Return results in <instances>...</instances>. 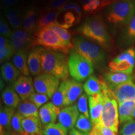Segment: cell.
<instances>
[{"label": "cell", "instance_id": "cell-46", "mask_svg": "<svg viewBox=\"0 0 135 135\" xmlns=\"http://www.w3.org/2000/svg\"><path fill=\"white\" fill-rule=\"evenodd\" d=\"M4 8H11L15 7L18 3V0H2Z\"/></svg>", "mask_w": 135, "mask_h": 135}, {"label": "cell", "instance_id": "cell-42", "mask_svg": "<svg viewBox=\"0 0 135 135\" xmlns=\"http://www.w3.org/2000/svg\"><path fill=\"white\" fill-rule=\"evenodd\" d=\"M70 0H50L47 3L43 11H59Z\"/></svg>", "mask_w": 135, "mask_h": 135}, {"label": "cell", "instance_id": "cell-48", "mask_svg": "<svg viewBox=\"0 0 135 135\" xmlns=\"http://www.w3.org/2000/svg\"><path fill=\"white\" fill-rule=\"evenodd\" d=\"M68 135H86V134H84L83 133L81 132V131H80L79 130H78V129H76L75 128H73L69 131Z\"/></svg>", "mask_w": 135, "mask_h": 135}, {"label": "cell", "instance_id": "cell-18", "mask_svg": "<svg viewBox=\"0 0 135 135\" xmlns=\"http://www.w3.org/2000/svg\"><path fill=\"white\" fill-rule=\"evenodd\" d=\"M103 77L104 81L111 90H113L114 88L121 84L132 81L133 80L132 75L124 73L106 72L104 73Z\"/></svg>", "mask_w": 135, "mask_h": 135}, {"label": "cell", "instance_id": "cell-25", "mask_svg": "<svg viewBox=\"0 0 135 135\" xmlns=\"http://www.w3.org/2000/svg\"><path fill=\"white\" fill-rule=\"evenodd\" d=\"M119 40V44L122 46H129L135 42V15L121 33Z\"/></svg>", "mask_w": 135, "mask_h": 135}, {"label": "cell", "instance_id": "cell-17", "mask_svg": "<svg viewBox=\"0 0 135 135\" xmlns=\"http://www.w3.org/2000/svg\"><path fill=\"white\" fill-rule=\"evenodd\" d=\"M112 91L118 103L128 101H135V83L133 81L121 84Z\"/></svg>", "mask_w": 135, "mask_h": 135}, {"label": "cell", "instance_id": "cell-49", "mask_svg": "<svg viewBox=\"0 0 135 135\" xmlns=\"http://www.w3.org/2000/svg\"><path fill=\"white\" fill-rule=\"evenodd\" d=\"M101 3H102V5H101V7L104 8L105 6H107L109 5L110 4H111L114 1H116V0H101Z\"/></svg>", "mask_w": 135, "mask_h": 135}, {"label": "cell", "instance_id": "cell-10", "mask_svg": "<svg viewBox=\"0 0 135 135\" xmlns=\"http://www.w3.org/2000/svg\"><path fill=\"white\" fill-rule=\"evenodd\" d=\"M12 86L22 101H28L30 96L35 92L33 81L31 76L22 75L13 83Z\"/></svg>", "mask_w": 135, "mask_h": 135}, {"label": "cell", "instance_id": "cell-32", "mask_svg": "<svg viewBox=\"0 0 135 135\" xmlns=\"http://www.w3.org/2000/svg\"><path fill=\"white\" fill-rule=\"evenodd\" d=\"M4 12L8 22L13 29L21 30L23 27V20L18 10L13 8H4Z\"/></svg>", "mask_w": 135, "mask_h": 135}, {"label": "cell", "instance_id": "cell-53", "mask_svg": "<svg viewBox=\"0 0 135 135\" xmlns=\"http://www.w3.org/2000/svg\"><path fill=\"white\" fill-rule=\"evenodd\" d=\"M133 119H135V109H134V113H133Z\"/></svg>", "mask_w": 135, "mask_h": 135}, {"label": "cell", "instance_id": "cell-37", "mask_svg": "<svg viewBox=\"0 0 135 135\" xmlns=\"http://www.w3.org/2000/svg\"><path fill=\"white\" fill-rule=\"evenodd\" d=\"M16 53V51L10 43L2 48H0V63L1 66L4 64V62H7L13 55Z\"/></svg>", "mask_w": 135, "mask_h": 135}, {"label": "cell", "instance_id": "cell-3", "mask_svg": "<svg viewBox=\"0 0 135 135\" xmlns=\"http://www.w3.org/2000/svg\"><path fill=\"white\" fill-rule=\"evenodd\" d=\"M105 15L113 26H126L135 15V0H116L107 6Z\"/></svg>", "mask_w": 135, "mask_h": 135}, {"label": "cell", "instance_id": "cell-51", "mask_svg": "<svg viewBox=\"0 0 135 135\" xmlns=\"http://www.w3.org/2000/svg\"><path fill=\"white\" fill-rule=\"evenodd\" d=\"M91 1H92V0H80V2L83 5V4H87V3H89Z\"/></svg>", "mask_w": 135, "mask_h": 135}, {"label": "cell", "instance_id": "cell-9", "mask_svg": "<svg viewBox=\"0 0 135 135\" xmlns=\"http://www.w3.org/2000/svg\"><path fill=\"white\" fill-rule=\"evenodd\" d=\"M35 91L51 98L60 85V80L54 76L43 73L35 77L33 81Z\"/></svg>", "mask_w": 135, "mask_h": 135}, {"label": "cell", "instance_id": "cell-30", "mask_svg": "<svg viewBox=\"0 0 135 135\" xmlns=\"http://www.w3.org/2000/svg\"><path fill=\"white\" fill-rule=\"evenodd\" d=\"M78 23V22L75 13L71 11H68L64 13H60L55 24L66 29Z\"/></svg>", "mask_w": 135, "mask_h": 135}, {"label": "cell", "instance_id": "cell-20", "mask_svg": "<svg viewBox=\"0 0 135 135\" xmlns=\"http://www.w3.org/2000/svg\"><path fill=\"white\" fill-rule=\"evenodd\" d=\"M83 86L81 83L74 80H69V84L66 94L64 106H68L74 104L82 94Z\"/></svg>", "mask_w": 135, "mask_h": 135}, {"label": "cell", "instance_id": "cell-40", "mask_svg": "<svg viewBox=\"0 0 135 135\" xmlns=\"http://www.w3.org/2000/svg\"><path fill=\"white\" fill-rule=\"evenodd\" d=\"M50 99V98L46 94L35 92L30 96L28 100L35 104L39 108L47 103Z\"/></svg>", "mask_w": 135, "mask_h": 135}, {"label": "cell", "instance_id": "cell-35", "mask_svg": "<svg viewBox=\"0 0 135 135\" xmlns=\"http://www.w3.org/2000/svg\"><path fill=\"white\" fill-rule=\"evenodd\" d=\"M43 133L45 135H68V129L59 123L45 126Z\"/></svg>", "mask_w": 135, "mask_h": 135}, {"label": "cell", "instance_id": "cell-28", "mask_svg": "<svg viewBox=\"0 0 135 135\" xmlns=\"http://www.w3.org/2000/svg\"><path fill=\"white\" fill-rule=\"evenodd\" d=\"M59 11H43L40 13L38 20V30L49 26L50 25L55 23L57 18L60 15Z\"/></svg>", "mask_w": 135, "mask_h": 135}, {"label": "cell", "instance_id": "cell-24", "mask_svg": "<svg viewBox=\"0 0 135 135\" xmlns=\"http://www.w3.org/2000/svg\"><path fill=\"white\" fill-rule=\"evenodd\" d=\"M135 109V101H128L118 103L119 123L121 124L133 119V113Z\"/></svg>", "mask_w": 135, "mask_h": 135}, {"label": "cell", "instance_id": "cell-22", "mask_svg": "<svg viewBox=\"0 0 135 135\" xmlns=\"http://www.w3.org/2000/svg\"><path fill=\"white\" fill-rule=\"evenodd\" d=\"M14 64L7 61L1 66V78L8 83H13L21 76V73Z\"/></svg>", "mask_w": 135, "mask_h": 135}, {"label": "cell", "instance_id": "cell-21", "mask_svg": "<svg viewBox=\"0 0 135 135\" xmlns=\"http://www.w3.org/2000/svg\"><path fill=\"white\" fill-rule=\"evenodd\" d=\"M22 126L28 135H39L43 133L44 126L39 118H25L22 121Z\"/></svg>", "mask_w": 135, "mask_h": 135}, {"label": "cell", "instance_id": "cell-33", "mask_svg": "<svg viewBox=\"0 0 135 135\" xmlns=\"http://www.w3.org/2000/svg\"><path fill=\"white\" fill-rule=\"evenodd\" d=\"M50 28H51L54 31L56 32V33L60 36V38L61 39V40L65 43V45L70 50H71L74 48L73 45L72 43L71 37V34L70 32L65 28H62L58 25L53 23L49 26Z\"/></svg>", "mask_w": 135, "mask_h": 135}, {"label": "cell", "instance_id": "cell-1", "mask_svg": "<svg viewBox=\"0 0 135 135\" xmlns=\"http://www.w3.org/2000/svg\"><path fill=\"white\" fill-rule=\"evenodd\" d=\"M43 72L63 81L68 80V59L66 55L59 51L40 47Z\"/></svg>", "mask_w": 135, "mask_h": 135}, {"label": "cell", "instance_id": "cell-52", "mask_svg": "<svg viewBox=\"0 0 135 135\" xmlns=\"http://www.w3.org/2000/svg\"><path fill=\"white\" fill-rule=\"evenodd\" d=\"M37 1H39V2H40V3H45V2L48 3V1H50V0H37Z\"/></svg>", "mask_w": 135, "mask_h": 135}, {"label": "cell", "instance_id": "cell-13", "mask_svg": "<svg viewBox=\"0 0 135 135\" xmlns=\"http://www.w3.org/2000/svg\"><path fill=\"white\" fill-rule=\"evenodd\" d=\"M88 101L90 120L93 125L99 124L103 107V97L102 93L89 96Z\"/></svg>", "mask_w": 135, "mask_h": 135}, {"label": "cell", "instance_id": "cell-44", "mask_svg": "<svg viewBox=\"0 0 135 135\" xmlns=\"http://www.w3.org/2000/svg\"><path fill=\"white\" fill-rule=\"evenodd\" d=\"M101 5H102V3L101 0H92L87 4L83 5V9L85 12L93 13L102 8Z\"/></svg>", "mask_w": 135, "mask_h": 135}, {"label": "cell", "instance_id": "cell-45", "mask_svg": "<svg viewBox=\"0 0 135 135\" xmlns=\"http://www.w3.org/2000/svg\"><path fill=\"white\" fill-rule=\"evenodd\" d=\"M0 33L1 36L8 39H11L13 33L8 22L2 16L0 20Z\"/></svg>", "mask_w": 135, "mask_h": 135}, {"label": "cell", "instance_id": "cell-54", "mask_svg": "<svg viewBox=\"0 0 135 135\" xmlns=\"http://www.w3.org/2000/svg\"><path fill=\"white\" fill-rule=\"evenodd\" d=\"M39 135H45V134H44L43 133H42V134H39Z\"/></svg>", "mask_w": 135, "mask_h": 135}, {"label": "cell", "instance_id": "cell-11", "mask_svg": "<svg viewBox=\"0 0 135 135\" xmlns=\"http://www.w3.org/2000/svg\"><path fill=\"white\" fill-rule=\"evenodd\" d=\"M79 112L80 111L76 104L63 108L58 114V123L66 128L68 130H70L75 126L78 118L80 116Z\"/></svg>", "mask_w": 135, "mask_h": 135}, {"label": "cell", "instance_id": "cell-16", "mask_svg": "<svg viewBox=\"0 0 135 135\" xmlns=\"http://www.w3.org/2000/svg\"><path fill=\"white\" fill-rule=\"evenodd\" d=\"M38 9L35 6H28L23 16V28L31 35L38 30Z\"/></svg>", "mask_w": 135, "mask_h": 135}, {"label": "cell", "instance_id": "cell-36", "mask_svg": "<svg viewBox=\"0 0 135 135\" xmlns=\"http://www.w3.org/2000/svg\"><path fill=\"white\" fill-rule=\"evenodd\" d=\"M23 115L16 111L13 117L12 118V121H11V127H12V130L15 132L21 135H28L25 132L23 129V126H22V121L24 119Z\"/></svg>", "mask_w": 135, "mask_h": 135}, {"label": "cell", "instance_id": "cell-31", "mask_svg": "<svg viewBox=\"0 0 135 135\" xmlns=\"http://www.w3.org/2000/svg\"><path fill=\"white\" fill-rule=\"evenodd\" d=\"M17 111L24 118L36 117L40 118L38 108L29 100L21 102L17 108Z\"/></svg>", "mask_w": 135, "mask_h": 135}, {"label": "cell", "instance_id": "cell-6", "mask_svg": "<svg viewBox=\"0 0 135 135\" xmlns=\"http://www.w3.org/2000/svg\"><path fill=\"white\" fill-rule=\"evenodd\" d=\"M68 67L71 77L80 83L87 80L94 73L93 64L79 54L74 48L70 50Z\"/></svg>", "mask_w": 135, "mask_h": 135}, {"label": "cell", "instance_id": "cell-38", "mask_svg": "<svg viewBox=\"0 0 135 135\" xmlns=\"http://www.w3.org/2000/svg\"><path fill=\"white\" fill-rule=\"evenodd\" d=\"M68 11H73L75 13L77 16L78 22L79 23L82 16V10L80 5L75 2H69L59 10L60 13H64Z\"/></svg>", "mask_w": 135, "mask_h": 135}, {"label": "cell", "instance_id": "cell-15", "mask_svg": "<svg viewBox=\"0 0 135 135\" xmlns=\"http://www.w3.org/2000/svg\"><path fill=\"white\" fill-rule=\"evenodd\" d=\"M61 109L52 102H48L40 108L39 116L44 127L50 124L56 123Z\"/></svg>", "mask_w": 135, "mask_h": 135}, {"label": "cell", "instance_id": "cell-19", "mask_svg": "<svg viewBox=\"0 0 135 135\" xmlns=\"http://www.w3.org/2000/svg\"><path fill=\"white\" fill-rule=\"evenodd\" d=\"M28 64L30 74L35 77L42 75L43 69L41 66L40 47L34 48L28 53Z\"/></svg>", "mask_w": 135, "mask_h": 135}, {"label": "cell", "instance_id": "cell-27", "mask_svg": "<svg viewBox=\"0 0 135 135\" xmlns=\"http://www.w3.org/2000/svg\"><path fill=\"white\" fill-rule=\"evenodd\" d=\"M15 109L6 106H1L0 110V128H2L6 132L12 130L11 121L14 115Z\"/></svg>", "mask_w": 135, "mask_h": 135}, {"label": "cell", "instance_id": "cell-29", "mask_svg": "<svg viewBox=\"0 0 135 135\" xmlns=\"http://www.w3.org/2000/svg\"><path fill=\"white\" fill-rule=\"evenodd\" d=\"M69 80H64L60 83V86L57 89L56 91L54 94L51 98V102L59 108L62 109L65 103L66 94L67 89L68 87Z\"/></svg>", "mask_w": 135, "mask_h": 135}, {"label": "cell", "instance_id": "cell-12", "mask_svg": "<svg viewBox=\"0 0 135 135\" xmlns=\"http://www.w3.org/2000/svg\"><path fill=\"white\" fill-rule=\"evenodd\" d=\"M10 40L16 53L21 50H26V48L32 46L33 36L24 30H17L13 31Z\"/></svg>", "mask_w": 135, "mask_h": 135}, {"label": "cell", "instance_id": "cell-2", "mask_svg": "<svg viewBox=\"0 0 135 135\" xmlns=\"http://www.w3.org/2000/svg\"><path fill=\"white\" fill-rule=\"evenodd\" d=\"M77 31L83 36L95 41L103 49L109 50L111 39L106 25L98 15L88 17L77 28Z\"/></svg>", "mask_w": 135, "mask_h": 135}, {"label": "cell", "instance_id": "cell-23", "mask_svg": "<svg viewBox=\"0 0 135 135\" xmlns=\"http://www.w3.org/2000/svg\"><path fill=\"white\" fill-rule=\"evenodd\" d=\"M1 99L5 106L15 109L18 108L21 102V98L12 85L8 86L3 89L1 93Z\"/></svg>", "mask_w": 135, "mask_h": 135}, {"label": "cell", "instance_id": "cell-7", "mask_svg": "<svg viewBox=\"0 0 135 135\" xmlns=\"http://www.w3.org/2000/svg\"><path fill=\"white\" fill-rule=\"evenodd\" d=\"M41 46L45 48L59 51L68 55L70 50L60 36L49 26L39 29L33 35L32 46Z\"/></svg>", "mask_w": 135, "mask_h": 135}, {"label": "cell", "instance_id": "cell-39", "mask_svg": "<svg viewBox=\"0 0 135 135\" xmlns=\"http://www.w3.org/2000/svg\"><path fill=\"white\" fill-rule=\"evenodd\" d=\"M88 98L87 94L86 93H83L80 97L78 99L77 102V107L78 109L81 114H84V116H86L87 118H89V111L88 108Z\"/></svg>", "mask_w": 135, "mask_h": 135}, {"label": "cell", "instance_id": "cell-4", "mask_svg": "<svg viewBox=\"0 0 135 135\" xmlns=\"http://www.w3.org/2000/svg\"><path fill=\"white\" fill-rule=\"evenodd\" d=\"M74 49L81 55L99 68L105 65L106 54L99 45L86 37L76 36L73 38Z\"/></svg>", "mask_w": 135, "mask_h": 135}, {"label": "cell", "instance_id": "cell-43", "mask_svg": "<svg viewBox=\"0 0 135 135\" xmlns=\"http://www.w3.org/2000/svg\"><path fill=\"white\" fill-rule=\"evenodd\" d=\"M119 135H135V119L121 124Z\"/></svg>", "mask_w": 135, "mask_h": 135}, {"label": "cell", "instance_id": "cell-26", "mask_svg": "<svg viewBox=\"0 0 135 135\" xmlns=\"http://www.w3.org/2000/svg\"><path fill=\"white\" fill-rule=\"evenodd\" d=\"M13 64L23 75L30 76V70L28 64V56L26 50H21L15 53L13 58Z\"/></svg>", "mask_w": 135, "mask_h": 135}, {"label": "cell", "instance_id": "cell-34", "mask_svg": "<svg viewBox=\"0 0 135 135\" xmlns=\"http://www.w3.org/2000/svg\"><path fill=\"white\" fill-rule=\"evenodd\" d=\"M93 124L90 119L87 118L84 114H80L75 124V128L81 132L84 133L86 135H89L91 131Z\"/></svg>", "mask_w": 135, "mask_h": 135}, {"label": "cell", "instance_id": "cell-14", "mask_svg": "<svg viewBox=\"0 0 135 135\" xmlns=\"http://www.w3.org/2000/svg\"><path fill=\"white\" fill-rule=\"evenodd\" d=\"M109 88L104 79L91 75L83 84V89L88 96L101 94Z\"/></svg>", "mask_w": 135, "mask_h": 135}, {"label": "cell", "instance_id": "cell-5", "mask_svg": "<svg viewBox=\"0 0 135 135\" xmlns=\"http://www.w3.org/2000/svg\"><path fill=\"white\" fill-rule=\"evenodd\" d=\"M102 94L103 97V107L101 113L100 124L118 133L119 123L118 101L113 91L110 88L102 93Z\"/></svg>", "mask_w": 135, "mask_h": 135}, {"label": "cell", "instance_id": "cell-47", "mask_svg": "<svg viewBox=\"0 0 135 135\" xmlns=\"http://www.w3.org/2000/svg\"><path fill=\"white\" fill-rule=\"evenodd\" d=\"M10 43H11V41L9 39H8L2 36L0 37V48H3V47H4L6 45H8Z\"/></svg>", "mask_w": 135, "mask_h": 135}, {"label": "cell", "instance_id": "cell-8", "mask_svg": "<svg viewBox=\"0 0 135 135\" xmlns=\"http://www.w3.org/2000/svg\"><path fill=\"white\" fill-rule=\"evenodd\" d=\"M134 66L135 51L133 48H129L109 62L108 67L110 71L132 75Z\"/></svg>", "mask_w": 135, "mask_h": 135}, {"label": "cell", "instance_id": "cell-50", "mask_svg": "<svg viewBox=\"0 0 135 135\" xmlns=\"http://www.w3.org/2000/svg\"><path fill=\"white\" fill-rule=\"evenodd\" d=\"M5 135H21V134L15 132L14 131H7V132L5 133Z\"/></svg>", "mask_w": 135, "mask_h": 135}, {"label": "cell", "instance_id": "cell-41", "mask_svg": "<svg viewBox=\"0 0 135 135\" xmlns=\"http://www.w3.org/2000/svg\"><path fill=\"white\" fill-rule=\"evenodd\" d=\"M117 133H116L114 131L111 129L110 128L105 127L103 126L102 124H97L95 125H93V128L91 131L89 135H116Z\"/></svg>", "mask_w": 135, "mask_h": 135}]
</instances>
